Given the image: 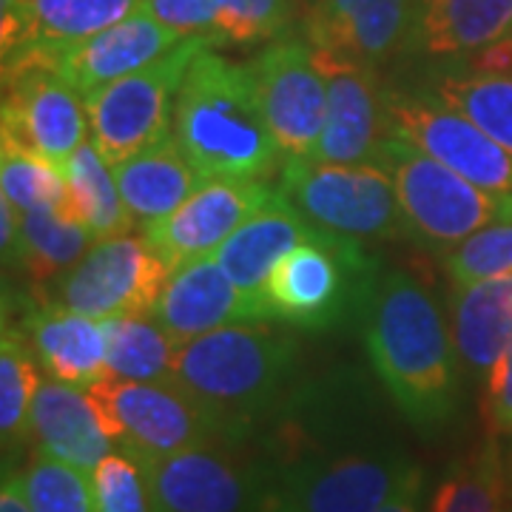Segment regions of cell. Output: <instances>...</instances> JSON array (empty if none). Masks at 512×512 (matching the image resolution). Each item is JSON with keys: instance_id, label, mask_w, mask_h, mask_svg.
<instances>
[{"instance_id": "6", "label": "cell", "mask_w": 512, "mask_h": 512, "mask_svg": "<svg viewBox=\"0 0 512 512\" xmlns=\"http://www.w3.org/2000/svg\"><path fill=\"white\" fill-rule=\"evenodd\" d=\"M396 185L404 234L424 248L447 254L495 222L512 220V194H490L453 168L393 134L376 154Z\"/></svg>"}, {"instance_id": "8", "label": "cell", "mask_w": 512, "mask_h": 512, "mask_svg": "<svg viewBox=\"0 0 512 512\" xmlns=\"http://www.w3.org/2000/svg\"><path fill=\"white\" fill-rule=\"evenodd\" d=\"M316 228L339 237H407L396 185L379 163H316L288 157L279 168L276 188Z\"/></svg>"}, {"instance_id": "30", "label": "cell", "mask_w": 512, "mask_h": 512, "mask_svg": "<svg viewBox=\"0 0 512 512\" xmlns=\"http://www.w3.org/2000/svg\"><path fill=\"white\" fill-rule=\"evenodd\" d=\"M504 510V464L493 439L473 453L456 458L439 481L430 512H501Z\"/></svg>"}, {"instance_id": "3", "label": "cell", "mask_w": 512, "mask_h": 512, "mask_svg": "<svg viewBox=\"0 0 512 512\" xmlns=\"http://www.w3.org/2000/svg\"><path fill=\"white\" fill-rule=\"evenodd\" d=\"M171 137L205 180H262L285 157L268 128L251 63L205 46L185 72Z\"/></svg>"}, {"instance_id": "10", "label": "cell", "mask_w": 512, "mask_h": 512, "mask_svg": "<svg viewBox=\"0 0 512 512\" xmlns=\"http://www.w3.org/2000/svg\"><path fill=\"white\" fill-rule=\"evenodd\" d=\"M89 396L117 453L134 458L140 467L222 439L214 416L174 379H100L89 387Z\"/></svg>"}, {"instance_id": "2", "label": "cell", "mask_w": 512, "mask_h": 512, "mask_svg": "<svg viewBox=\"0 0 512 512\" xmlns=\"http://www.w3.org/2000/svg\"><path fill=\"white\" fill-rule=\"evenodd\" d=\"M362 342L376 379L419 433L458 413L461 359L436 296L407 271H382L367 299Z\"/></svg>"}, {"instance_id": "5", "label": "cell", "mask_w": 512, "mask_h": 512, "mask_svg": "<svg viewBox=\"0 0 512 512\" xmlns=\"http://www.w3.org/2000/svg\"><path fill=\"white\" fill-rule=\"evenodd\" d=\"M382 265L365 242L316 231L282 256L265 285L271 319L302 330L359 325Z\"/></svg>"}, {"instance_id": "29", "label": "cell", "mask_w": 512, "mask_h": 512, "mask_svg": "<svg viewBox=\"0 0 512 512\" xmlns=\"http://www.w3.org/2000/svg\"><path fill=\"white\" fill-rule=\"evenodd\" d=\"M424 89L470 117L498 146L512 154V74L439 69L427 77Z\"/></svg>"}, {"instance_id": "14", "label": "cell", "mask_w": 512, "mask_h": 512, "mask_svg": "<svg viewBox=\"0 0 512 512\" xmlns=\"http://www.w3.org/2000/svg\"><path fill=\"white\" fill-rule=\"evenodd\" d=\"M259 100L282 157H311L328 117V77L305 40L285 37L251 60Z\"/></svg>"}, {"instance_id": "25", "label": "cell", "mask_w": 512, "mask_h": 512, "mask_svg": "<svg viewBox=\"0 0 512 512\" xmlns=\"http://www.w3.org/2000/svg\"><path fill=\"white\" fill-rule=\"evenodd\" d=\"M114 180L131 225H140L143 231L171 217L197 188L208 183L188 163L174 137L140 151L126 163L114 165Z\"/></svg>"}, {"instance_id": "12", "label": "cell", "mask_w": 512, "mask_h": 512, "mask_svg": "<svg viewBox=\"0 0 512 512\" xmlns=\"http://www.w3.org/2000/svg\"><path fill=\"white\" fill-rule=\"evenodd\" d=\"M387 114L393 134L453 168L464 180L490 194H512L510 151L441 97L427 89H387Z\"/></svg>"}, {"instance_id": "26", "label": "cell", "mask_w": 512, "mask_h": 512, "mask_svg": "<svg viewBox=\"0 0 512 512\" xmlns=\"http://www.w3.org/2000/svg\"><path fill=\"white\" fill-rule=\"evenodd\" d=\"M94 245V234L66 208H37L20 217V265L35 288L72 271Z\"/></svg>"}, {"instance_id": "42", "label": "cell", "mask_w": 512, "mask_h": 512, "mask_svg": "<svg viewBox=\"0 0 512 512\" xmlns=\"http://www.w3.org/2000/svg\"><path fill=\"white\" fill-rule=\"evenodd\" d=\"M12 9H32V0H0V12H12Z\"/></svg>"}, {"instance_id": "34", "label": "cell", "mask_w": 512, "mask_h": 512, "mask_svg": "<svg viewBox=\"0 0 512 512\" xmlns=\"http://www.w3.org/2000/svg\"><path fill=\"white\" fill-rule=\"evenodd\" d=\"M0 185H3V200L12 202L20 214L37 211V208H66L69 211L66 177H63L60 165L49 163V160L29 157L20 151H3Z\"/></svg>"}, {"instance_id": "24", "label": "cell", "mask_w": 512, "mask_h": 512, "mask_svg": "<svg viewBox=\"0 0 512 512\" xmlns=\"http://www.w3.org/2000/svg\"><path fill=\"white\" fill-rule=\"evenodd\" d=\"M20 330L29 336L46 376L74 387H92L106 379V328L100 319L32 305Z\"/></svg>"}, {"instance_id": "23", "label": "cell", "mask_w": 512, "mask_h": 512, "mask_svg": "<svg viewBox=\"0 0 512 512\" xmlns=\"http://www.w3.org/2000/svg\"><path fill=\"white\" fill-rule=\"evenodd\" d=\"M447 313L461 367L476 379L490 376L495 362L512 350V274L453 285Z\"/></svg>"}, {"instance_id": "21", "label": "cell", "mask_w": 512, "mask_h": 512, "mask_svg": "<svg viewBox=\"0 0 512 512\" xmlns=\"http://www.w3.org/2000/svg\"><path fill=\"white\" fill-rule=\"evenodd\" d=\"M32 439L37 450L89 473L117 453L89 390L55 376H40L32 402Z\"/></svg>"}, {"instance_id": "7", "label": "cell", "mask_w": 512, "mask_h": 512, "mask_svg": "<svg viewBox=\"0 0 512 512\" xmlns=\"http://www.w3.org/2000/svg\"><path fill=\"white\" fill-rule=\"evenodd\" d=\"M83 94L60 72V46L37 40L3 57V151L63 165L86 143L89 111Z\"/></svg>"}, {"instance_id": "40", "label": "cell", "mask_w": 512, "mask_h": 512, "mask_svg": "<svg viewBox=\"0 0 512 512\" xmlns=\"http://www.w3.org/2000/svg\"><path fill=\"white\" fill-rule=\"evenodd\" d=\"M424 484H427L424 470L419 464H413L407 470V476L393 487V493L384 498L382 507L376 512H421V507H424Z\"/></svg>"}, {"instance_id": "33", "label": "cell", "mask_w": 512, "mask_h": 512, "mask_svg": "<svg viewBox=\"0 0 512 512\" xmlns=\"http://www.w3.org/2000/svg\"><path fill=\"white\" fill-rule=\"evenodd\" d=\"M32 512H94V484L89 473L37 450L18 473Z\"/></svg>"}, {"instance_id": "22", "label": "cell", "mask_w": 512, "mask_h": 512, "mask_svg": "<svg viewBox=\"0 0 512 512\" xmlns=\"http://www.w3.org/2000/svg\"><path fill=\"white\" fill-rule=\"evenodd\" d=\"M512 35V0H419L404 52L470 57Z\"/></svg>"}, {"instance_id": "19", "label": "cell", "mask_w": 512, "mask_h": 512, "mask_svg": "<svg viewBox=\"0 0 512 512\" xmlns=\"http://www.w3.org/2000/svg\"><path fill=\"white\" fill-rule=\"evenodd\" d=\"M183 40V35L163 26L146 9H137L100 35L60 46V72L86 97L106 83L157 63Z\"/></svg>"}, {"instance_id": "4", "label": "cell", "mask_w": 512, "mask_h": 512, "mask_svg": "<svg viewBox=\"0 0 512 512\" xmlns=\"http://www.w3.org/2000/svg\"><path fill=\"white\" fill-rule=\"evenodd\" d=\"M296 342L262 322H239L180 345L174 382L214 416L222 439L242 444L288 396Z\"/></svg>"}, {"instance_id": "16", "label": "cell", "mask_w": 512, "mask_h": 512, "mask_svg": "<svg viewBox=\"0 0 512 512\" xmlns=\"http://www.w3.org/2000/svg\"><path fill=\"white\" fill-rule=\"evenodd\" d=\"M274 194L262 180H208L171 217L146 228L143 237L174 274L188 262L214 254Z\"/></svg>"}, {"instance_id": "37", "label": "cell", "mask_w": 512, "mask_h": 512, "mask_svg": "<svg viewBox=\"0 0 512 512\" xmlns=\"http://www.w3.org/2000/svg\"><path fill=\"white\" fill-rule=\"evenodd\" d=\"M94 512H160L143 467L123 453H111L92 473Z\"/></svg>"}, {"instance_id": "38", "label": "cell", "mask_w": 512, "mask_h": 512, "mask_svg": "<svg viewBox=\"0 0 512 512\" xmlns=\"http://www.w3.org/2000/svg\"><path fill=\"white\" fill-rule=\"evenodd\" d=\"M140 9L183 37H205L217 46L214 0H143Z\"/></svg>"}, {"instance_id": "32", "label": "cell", "mask_w": 512, "mask_h": 512, "mask_svg": "<svg viewBox=\"0 0 512 512\" xmlns=\"http://www.w3.org/2000/svg\"><path fill=\"white\" fill-rule=\"evenodd\" d=\"M143 0H32L37 40L69 46L126 20Z\"/></svg>"}, {"instance_id": "17", "label": "cell", "mask_w": 512, "mask_h": 512, "mask_svg": "<svg viewBox=\"0 0 512 512\" xmlns=\"http://www.w3.org/2000/svg\"><path fill=\"white\" fill-rule=\"evenodd\" d=\"M316 66L328 77V117L308 160L339 165L376 163L384 140L393 137L387 89L376 72L365 66L325 63L319 57Z\"/></svg>"}, {"instance_id": "43", "label": "cell", "mask_w": 512, "mask_h": 512, "mask_svg": "<svg viewBox=\"0 0 512 512\" xmlns=\"http://www.w3.org/2000/svg\"><path fill=\"white\" fill-rule=\"evenodd\" d=\"M262 512H282V510H262Z\"/></svg>"}, {"instance_id": "15", "label": "cell", "mask_w": 512, "mask_h": 512, "mask_svg": "<svg viewBox=\"0 0 512 512\" xmlns=\"http://www.w3.org/2000/svg\"><path fill=\"white\" fill-rule=\"evenodd\" d=\"M419 0H311L305 43L325 63L376 69L407 46Z\"/></svg>"}, {"instance_id": "9", "label": "cell", "mask_w": 512, "mask_h": 512, "mask_svg": "<svg viewBox=\"0 0 512 512\" xmlns=\"http://www.w3.org/2000/svg\"><path fill=\"white\" fill-rule=\"evenodd\" d=\"M205 46L214 43L205 37H185L157 63L83 97L92 126V143L111 168L171 137L180 83L191 60Z\"/></svg>"}, {"instance_id": "20", "label": "cell", "mask_w": 512, "mask_h": 512, "mask_svg": "<svg viewBox=\"0 0 512 512\" xmlns=\"http://www.w3.org/2000/svg\"><path fill=\"white\" fill-rule=\"evenodd\" d=\"M316 231L319 228L305 220L291 202L276 191L271 200L259 211H254L231 237L222 242L214 251V259L220 262L225 276L237 285L239 291L251 302H256L271 319L268 302H265L268 276L279 265L282 256L291 254L293 248L302 245L305 239L316 237Z\"/></svg>"}, {"instance_id": "27", "label": "cell", "mask_w": 512, "mask_h": 512, "mask_svg": "<svg viewBox=\"0 0 512 512\" xmlns=\"http://www.w3.org/2000/svg\"><path fill=\"white\" fill-rule=\"evenodd\" d=\"M106 379L126 382H168L180 342L154 316L106 319Z\"/></svg>"}, {"instance_id": "28", "label": "cell", "mask_w": 512, "mask_h": 512, "mask_svg": "<svg viewBox=\"0 0 512 512\" xmlns=\"http://www.w3.org/2000/svg\"><path fill=\"white\" fill-rule=\"evenodd\" d=\"M60 171L69 185V211L92 231L94 239L128 234L131 217L114 180V168L106 163L92 140L77 148L60 165Z\"/></svg>"}, {"instance_id": "36", "label": "cell", "mask_w": 512, "mask_h": 512, "mask_svg": "<svg viewBox=\"0 0 512 512\" xmlns=\"http://www.w3.org/2000/svg\"><path fill=\"white\" fill-rule=\"evenodd\" d=\"M293 0H214L217 43L254 46L288 29Z\"/></svg>"}, {"instance_id": "31", "label": "cell", "mask_w": 512, "mask_h": 512, "mask_svg": "<svg viewBox=\"0 0 512 512\" xmlns=\"http://www.w3.org/2000/svg\"><path fill=\"white\" fill-rule=\"evenodd\" d=\"M37 376L35 348L20 328L3 325L0 339V436L3 447L12 450L32 436V402Z\"/></svg>"}, {"instance_id": "11", "label": "cell", "mask_w": 512, "mask_h": 512, "mask_svg": "<svg viewBox=\"0 0 512 512\" xmlns=\"http://www.w3.org/2000/svg\"><path fill=\"white\" fill-rule=\"evenodd\" d=\"M168 279V265L151 251L146 237L114 234L94 239L72 271L37 288V293L40 305L106 322L117 316H151Z\"/></svg>"}, {"instance_id": "41", "label": "cell", "mask_w": 512, "mask_h": 512, "mask_svg": "<svg viewBox=\"0 0 512 512\" xmlns=\"http://www.w3.org/2000/svg\"><path fill=\"white\" fill-rule=\"evenodd\" d=\"M0 512H32L26 504V495L20 487L18 473H3V490H0Z\"/></svg>"}, {"instance_id": "18", "label": "cell", "mask_w": 512, "mask_h": 512, "mask_svg": "<svg viewBox=\"0 0 512 512\" xmlns=\"http://www.w3.org/2000/svg\"><path fill=\"white\" fill-rule=\"evenodd\" d=\"M151 316L180 345L239 322H268L265 311L225 276L214 254L177 268Z\"/></svg>"}, {"instance_id": "39", "label": "cell", "mask_w": 512, "mask_h": 512, "mask_svg": "<svg viewBox=\"0 0 512 512\" xmlns=\"http://www.w3.org/2000/svg\"><path fill=\"white\" fill-rule=\"evenodd\" d=\"M487 419L498 433H512V350H507L487 376Z\"/></svg>"}, {"instance_id": "1", "label": "cell", "mask_w": 512, "mask_h": 512, "mask_svg": "<svg viewBox=\"0 0 512 512\" xmlns=\"http://www.w3.org/2000/svg\"><path fill=\"white\" fill-rule=\"evenodd\" d=\"M256 436L259 512H376L413 467L373 396L339 379L288 393Z\"/></svg>"}, {"instance_id": "35", "label": "cell", "mask_w": 512, "mask_h": 512, "mask_svg": "<svg viewBox=\"0 0 512 512\" xmlns=\"http://www.w3.org/2000/svg\"><path fill=\"white\" fill-rule=\"evenodd\" d=\"M453 285L512 274V220L495 222L441 256Z\"/></svg>"}, {"instance_id": "13", "label": "cell", "mask_w": 512, "mask_h": 512, "mask_svg": "<svg viewBox=\"0 0 512 512\" xmlns=\"http://www.w3.org/2000/svg\"><path fill=\"white\" fill-rule=\"evenodd\" d=\"M143 473L160 512H259L262 504L254 458L228 439L143 464Z\"/></svg>"}]
</instances>
